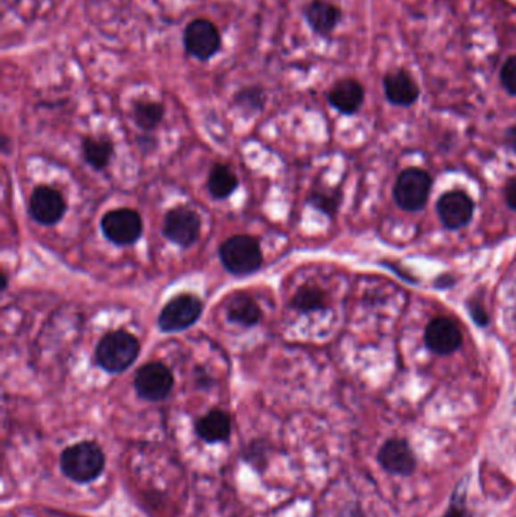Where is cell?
<instances>
[{"instance_id":"21","label":"cell","mask_w":516,"mask_h":517,"mask_svg":"<svg viewBox=\"0 0 516 517\" xmlns=\"http://www.w3.org/2000/svg\"><path fill=\"white\" fill-rule=\"evenodd\" d=\"M165 108L154 100H137L132 106V119L139 129L152 132L164 119Z\"/></svg>"},{"instance_id":"2","label":"cell","mask_w":516,"mask_h":517,"mask_svg":"<svg viewBox=\"0 0 516 517\" xmlns=\"http://www.w3.org/2000/svg\"><path fill=\"white\" fill-rule=\"evenodd\" d=\"M220 260L235 277H247L258 273L263 256L259 241L250 234H235L226 239L219 249Z\"/></svg>"},{"instance_id":"30","label":"cell","mask_w":516,"mask_h":517,"mask_svg":"<svg viewBox=\"0 0 516 517\" xmlns=\"http://www.w3.org/2000/svg\"><path fill=\"white\" fill-rule=\"evenodd\" d=\"M506 143L513 152H516V126L515 127H511V129L507 130Z\"/></svg>"},{"instance_id":"29","label":"cell","mask_w":516,"mask_h":517,"mask_svg":"<svg viewBox=\"0 0 516 517\" xmlns=\"http://www.w3.org/2000/svg\"><path fill=\"white\" fill-rule=\"evenodd\" d=\"M471 312L477 324H480V325L487 324V315L485 314L482 306H472Z\"/></svg>"},{"instance_id":"32","label":"cell","mask_w":516,"mask_h":517,"mask_svg":"<svg viewBox=\"0 0 516 517\" xmlns=\"http://www.w3.org/2000/svg\"><path fill=\"white\" fill-rule=\"evenodd\" d=\"M8 144H10V140H8L6 135H4V136H2V152H4V153H8Z\"/></svg>"},{"instance_id":"4","label":"cell","mask_w":516,"mask_h":517,"mask_svg":"<svg viewBox=\"0 0 516 517\" xmlns=\"http://www.w3.org/2000/svg\"><path fill=\"white\" fill-rule=\"evenodd\" d=\"M204 314V301L197 295L184 292L165 303L158 316L162 333H180L193 327Z\"/></svg>"},{"instance_id":"5","label":"cell","mask_w":516,"mask_h":517,"mask_svg":"<svg viewBox=\"0 0 516 517\" xmlns=\"http://www.w3.org/2000/svg\"><path fill=\"white\" fill-rule=\"evenodd\" d=\"M202 218L197 210L179 204L165 214L162 234L170 242L179 245L180 249H191L200 238Z\"/></svg>"},{"instance_id":"12","label":"cell","mask_w":516,"mask_h":517,"mask_svg":"<svg viewBox=\"0 0 516 517\" xmlns=\"http://www.w3.org/2000/svg\"><path fill=\"white\" fill-rule=\"evenodd\" d=\"M437 214L447 229H461L471 221L474 203L465 193L452 191L437 201Z\"/></svg>"},{"instance_id":"17","label":"cell","mask_w":516,"mask_h":517,"mask_svg":"<svg viewBox=\"0 0 516 517\" xmlns=\"http://www.w3.org/2000/svg\"><path fill=\"white\" fill-rule=\"evenodd\" d=\"M304 19L315 34L326 37L332 34L341 21V10L328 0H312L304 10Z\"/></svg>"},{"instance_id":"9","label":"cell","mask_w":516,"mask_h":517,"mask_svg":"<svg viewBox=\"0 0 516 517\" xmlns=\"http://www.w3.org/2000/svg\"><path fill=\"white\" fill-rule=\"evenodd\" d=\"M185 50L196 60L208 61L219 53L221 36L217 26L206 19L191 21L184 32Z\"/></svg>"},{"instance_id":"23","label":"cell","mask_w":516,"mask_h":517,"mask_svg":"<svg viewBox=\"0 0 516 517\" xmlns=\"http://www.w3.org/2000/svg\"><path fill=\"white\" fill-rule=\"evenodd\" d=\"M267 95L261 86H247L235 94V105L246 115H254L265 108Z\"/></svg>"},{"instance_id":"26","label":"cell","mask_w":516,"mask_h":517,"mask_svg":"<svg viewBox=\"0 0 516 517\" xmlns=\"http://www.w3.org/2000/svg\"><path fill=\"white\" fill-rule=\"evenodd\" d=\"M196 382H197V386L199 388H211L213 383H215V380H213L211 375H209L208 371L206 369L202 368V366H197L196 369Z\"/></svg>"},{"instance_id":"14","label":"cell","mask_w":516,"mask_h":517,"mask_svg":"<svg viewBox=\"0 0 516 517\" xmlns=\"http://www.w3.org/2000/svg\"><path fill=\"white\" fill-rule=\"evenodd\" d=\"M365 97L362 85L358 80L343 79L329 91V103L341 114L353 115L361 110Z\"/></svg>"},{"instance_id":"3","label":"cell","mask_w":516,"mask_h":517,"mask_svg":"<svg viewBox=\"0 0 516 517\" xmlns=\"http://www.w3.org/2000/svg\"><path fill=\"white\" fill-rule=\"evenodd\" d=\"M104 454L95 442L76 443L61 455V471L65 477L79 484L95 481L104 472Z\"/></svg>"},{"instance_id":"25","label":"cell","mask_w":516,"mask_h":517,"mask_svg":"<svg viewBox=\"0 0 516 517\" xmlns=\"http://www.w3.org/2000/svg\"><path fill=\"white\" fill-rule=\"evenodd\" d=\"M502 84L507 93L516 95V56H512L503 65Z\"/></svg>"},{"instance_id":"31","label":"cell","mask_w":516,"mask_h":517,"mask_svg":"<svg viewBox=\"0 0 516 517\" xmlns=\"http://www.w3.org/2000/svg\"><path fill=\"white\" fill-rule=\"evenodd\" d=\"M8 282H10V279H8V274H6L5 269H2V271H0V289H2V291H6V288H8Z\"/></svg>"},{"instance_id":"18","label":"cell","mask_w":516,"mask_h":517,"mask_svg":"<svg viewBox=\"0 0 516 517\" xmlns=\"http://www.w3.org/2000/svg\"><path fill=\"white\" fill-rule=\"evenodd\" d=\"M196 433L204 442H224L230 438V433H232V419L224 410L212 408L204 416L197 419Z\"/></svg>"},{"instance_id":"20","label":"cell","mask_w":516,"mask_h":517,"mask_svg":"<svg viewBox=\"0 0 516 517\" xmlns=\"http://www.w3.org/2000/svg\"><path fill=\"white\" fill-rule=\"evenodd\" d=\"M238 177L228 165L215 164L208 177L209 194L215 200H224L234 194L238 188Z\"/></svg>"},{"instance_id":"13","label":"cell","mask_w":516,"mask_h":517,"mask_svg":"<svg viewBox=\"0 0 516 517\" xmlns=\"http://www.w3.org/2000/svg\"><path fill=\"white\" fill-rule=\"evenodd\" d=\"M226 316L229 323L237 324L244 329H252L262 319V308L256 300L246 291H237L230 295L226 303Z\"/></svg>"},{"instance_id":"10","label":"cell","mask_w":516,"mask_h":517,"mask_svg":"<svg viewBox=\"0 0 516 517\" xmlns=\"http://www.w3.org/2000/svg\"><path fill=\"white\" fill-rule=\"evenodd\" d=\"M67 212V201L61 191L49 186H35L29 199V214L41 226H55L64 218Z\"/></svg>"},{"instance_id":"7","label":"cell","mask_w":516,"mask_h":517,"mask_svg":"<svg viewBox=\"0 0 516 517\" xmlns=\"http://www.w3.org/2000/svg\"><path fill=\"white\" fill-rule=\"evenodd\" d=\"M173 371L162 362H149L137 371L134 378V388L139 398L158 403L169 398L173 390Z\"/></svg>"},{"instance_id":"22","label":"cell","mask_w":516,"mask_h":517,"mask_svg":"<svg viewBox=\"0 0 516 517\" xmlns=\"http://www.w3.org/2000/svg\"><path fill=\"white\" fill-rule=\"evenodd\" d=\"M291 308L298 314H312L328 308V295L317 286H302L291 300Z\"/></svg>"},{"instance_id":"16","label":"cell","mask_w":516,"mask_h":517,"mask_svg":"<svg viewBox=\"0 0 516 517\" xmlns=\"http://www.w3.org/2000/svg\"><path fill=\"white\" fill-rule=\"evenodd\" d=\"M380 463L387 472L397 475H409L415 469V457L412 449L404 440H389L379 454Z\"/></svg>"},{"instance_id":"19","label":"cell","mask_w":516,"mask_h":517,"mask_svg":"<svg viewBox=\"0 0 516 517\" xmlns=\"http://www.w3.org/2000/svg\"><path fill=\"white\" fill-rule=\"evenodd\" d=\"M80 152L85 162L96 171H102L114 158L115 147L111 138L106 136H84L80 143Z\"/></svg>"},{"instance_id":"27","label":"cell","mask_w":516,"mask_h":517,"mask_svg":"<svg viewBox=\"0 0 516 517\" xmlns=\"http://www.w3.org/2000/svg\"><path fill=\"white\" fill-rule=\"evenodd\" d=\"M137 143H138L139 149L143 150V152H152V150L156 149V145H158V141H156V138L147 135V132H146V135H141V136H138Z\"/></svg>"},{"instance_id":"11","label":"cell","mask_w":516,"mask_h":517,"mask_svg":"<svg viewBox=\"0 0 516 517\" xmlns=\"http://www.w3.org/2000/svg\"><path fill=\"white\" fill-rule=\"evenodd\" d=\"M426 343L433 353L447 356L461 349L463 342L461 329L453 319L437 316L432 319L426 329Z\"/></svg>"},{"instance_id":"28","label":"cell","mask_w":516,"mask_h":517,"mask_svg":"<svg viewBox=\"0 0 516 517\" xmlns=\"http://www.w3.org/2000/svg\"><path fill=\"white\" fill-rule=\"evenodd\" d=\"M507 204L516 210V179L509 184L506 189Z\"/></svg>"},{"instance_id":"8","label":"cell","mask_w":516,"mask_h":517,"mask_svg":"<svg viewBox=\"0 0 516 517\" xmlns=\"http://www.w3.org/2000/svg\"><path fill=\"white\" fill-rule=\"evenodd\" d=\"M430 189L432 177L424 169L407 168L403 171L394 186V199L402 209L413 212L421 209L427 203Z\"/></svg>"},{"instance_id":"6","label":"cell","mask_w":516,"mask_h":517,"mask_svg":"<svg viewBox=\"0 0 516 517\" xmlns=\"http://www.w3.org/2000/svg\"><path fill=\"white\" fill-rule=\"evenodd\" d=\"M100 229L104 238L119 247L134 245L143 234V218L132 208H119L104 215Z\"/></svg>"},{"instance_id":"1","label":"cell","mask_w":516,"mask_h":517,"mask_svg":"<svg viewBox=\"0 0 516 517\" xmlns=\"http://www.w3.org/2000/svg\"><path fill=\"white\" fill-rule=\"evenodd\" d=\"M141 345L137 336L128 330L108 332L100 339L95 351V362L104 373H121L138 358Z\"/></svg>"},{"instance_id":"15","label":"cell","mask_w":516,"mask_h":517,"mask_svg":"<svg viewBox=\"0 0 516 517\" xmlns=\"http://www.w3.org/2000/svg\"><path fill=\"white\" fill-rule=\"evenodd\" d=\"M383 88L387 100L397 106L413 105L420 95V88L412 79V76L404 70L385 76Z\"/></svg>"},{"instance_id":"24","label":"cell","mask_w":516,"mask_h":517,"mask_svg":"<svg viewBox=\"0 0 516 517\" xmlns=\"http://www.w3.org/2000/svg\"><path fill=\"white\" fill-rule=\"evenodd\" d=\"M308 204H311L312 208L320 210V212H323V214L329 215V217H333V215L337 214L339 199L335 194H328V193H321V191H313L312 194L308 197Z\"/></svg>"}]
</instances>
